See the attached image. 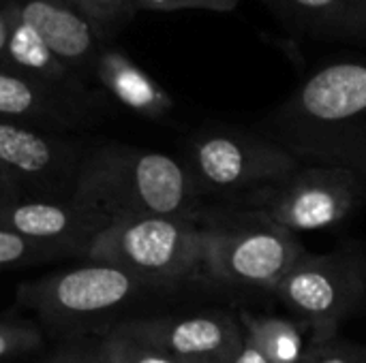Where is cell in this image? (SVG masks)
I'll return each mask as SVG.
<instances>
[{
    "label": "cell",
    "instance_id": "8992f818",
    "mask_svg": "<svg viewBox=\"0 0 366 363\" xmlns=\"http://www.w3.org/2000/svg\"><path fill=\"white\" fill-rule=\"evenodd\" d=\"M305 325L322 338L354 317L366 302V263L356 252L305 255L272 289Z\"/></svg>",
    "mask_w": 366,
    "mask_h": 363
},
{
    "label": "cell",
    "instance_id": "9a60e30c",
    "mask_svg": "<svg viewBox=\"0 0 366 363\" xmlns=\"http://www.w3.org/2000/svg\"><path fill=\"white\" fill-rule=\"evenodd\" d=\"M238 321L244 334L268 355L272 363H305L311 349L324 338H309L307 332H315L302 321H290L281 317H264L253 312H238ZM317 334V332H315Z\"/></svg>",
    "mask_w": 366,
    "mask_h": 363
},
{
    "label": "cell",
    "instance_id": "7a4b0ae2",
    "mask_svg": "<svg viewBox=\"0 0 366 363\" xmlns=\"http://www.w3.org/2000/svg\"><path fill=\"white\" fill-rule=\"evenodd\" d=\"M75 208L105 227L129 218H180L204 225L199 190L191 173L163 152L112 148L81 175Z\"/></svg>",
    "mask_w": 366,
    "mask_h": 363
},
{
    "label": "cell",
    "instance_id": "5bb4252c",
    "mask_svg": "<svg viewBox=\"0 0 366 363\" xmlns=\"http://www.w3.org/2000/svg\"><path fill=\"white\" fill-rule=\"evenodd\" d=\"M4 15V45L0 56V68L21 73L32 77L45 86L49 83H66L71 77V68L64 66L49 47L41 41V36L26 26L4 0H0Z\"/></svg>",
    "mask_w": 366,
    "mask_h": 363
},
{
    "label": "cell",
    "instance_id": "ffe728a7",
    "mask_svg": "<svg viewBox=\"0 0 366 363\" xmlns=\"http://www.w3.org/2000/svg\"><path fill=\"white\" fill-rule=\"evenodd\" d=\"M240 4V0H133L135 11H212L229 13Z\"/></svg>",
    "mask_w": 366,
    "mask_h": 363
},
{
    "label": "cell",
    "instance_id": "9c48e42d",
    "mask_svg": "<svg viewBox=\"0 0 366 363\" xmlns=\"http://www.w3.org/2000/svg\"><path fill=\"white\" fill-rule=\"evenodd\" d=\"M137 280L120 267L92 263L43 280L34 302L45 315L86 317L120 306L133 295Z\"/></svg>",
    "mask_w": 366,
    "mask_h": 363
},
{
    "label": "cell",
    "instance_id": "cb8c5ba5",
    "mask_svg": "<svg viewBox=\"0 0 366 363\" xmlns=\"http://www.w3.org/2000/svg\"><path fill=\"white\" fill-rule=\"evenodd\" d=\"M229 363H272L268 359V355L244 334V338H242V344H240V349L236 351V355H234V359Z\"/></svg>",
    "mask_w": 366,
    "mask_h": 363
},
{
    "label": "cell",
    "instance_id": "e0dca14e",
    "mask_svg": "<svg viewBox=\"0 0 366 363\" xmlns=\"http://www.w3.org/2000/svg\"><path fill=\"white\" fill-rule=\"evenodd\" d=\"M47 86L15 71L0 68V120L51 113Z\"/></svg>",
    "mask_w": 366,
    "mask_h": 363
},
{
    "label": "cell",
    "instance_id": "d4e9b609",
    "mask_svg": "<svg viewBox=\"0 0 366 363\" xmlns=\"http://www.w3.org/2000/svg\"><path fill=\"white\" fill-rule=\"evenodd\" d=\"M84 363H118L116 362V357H114L112 347H109V340H107V342H103V344H101L92 355L84 357Z\"/></svg>",
    "mask_w": 366,
    "mask_h": 363
},
{
    "label": "cell",
    "instance_id": "603a6c76",
    "mask_svg": "<svg viewBox=\"0 0 366 363\" xmlns=\"http://www.w3.org/2000/svg\"><path fill=\"white\" fill-rule=\"evenodd\" d=\"M39 255V244L0 229V265L21 263L26 259H34Z\"/></svg>",
    "mask_w": 366,
    "mask_h": 363
},
{
    "label": "cell",
    "instance_id": "6da1fadb",
    "mask_svg": "<svg viewBox=\"0 0 366 363\" xmlns=\"http://www.w3.org/2000/svg\"><path fill=\"white\" fill-rule=\"evenodd\" d=\"M264 128L302 165L343 167L366 182V53L320 62L268 113Z\"/></svg>",
    "mask_w": 366,
    "mask_h": 363
},
{
    "label": "cell",
    "instance_id": "30bf717a",
    "mask_svg": "<svg viewBox=\"0 0 366 363\" xmlns=\"http://www.w3.org/2000/svg\"><path fill=\"white\" fill-rule=\"evenodd\" d=\"M6 6L30 26L49 51L69 68L94 64L103 49L99 28L66 0H4Z\"/></svg>",
    "mask_w": 366,
    "mask_h": 363
},
{
    "label": "cell",
    "instance_id": "52a82bcc",
    "mask_svg": "<svg viewBox=\"0 0 366 363\" xmlns=\"http://www.w3.org/2000/svg\"><path fill=\"white\" fill-rule=\"evenodd\" d=\"M365 188V180L350 169L300 165L285 180L253 195L249 203L292 233L315 231L345 220L358 208Z\"/></svg>",
    "mask_w": 366,
    "mask_h": 363
},
{
    "label": "cell",
    "instance_id": "2e32d148",
    "mask_svg": "<svg viewBox=\"0 0 366 363\" xmlns=\"http://www.w3.org/2000/svg\"><path fill=\"white\" fill-rule=\"evenodd\" d=\"M58 160L56 145L32 128L0 120V167L24 175H41Z\"/></svg>",
    "mask_w": 366,
    "mask_h": 363
},
{
    "label": "cell",
    "instance_id": "7402d4cb",
    "mask_svg": "<svg viewBox=\"0 0 366 363\" xmlns=\"http://www.w3.org/2000/svg\"><path fill=\"white\" fill-rule=\"evenodd\" d=\"M109 347H112L114 357H116L118 363H189L180 362L176 357H169L165 353H159V351L133 344V342H129V340H124L120 336L109 338Z\"/></svg>",
    "mask_w": 366,
    "mask_h": 363
},
{
    "label": "cell",
    "instance_id": "7c38bea8",
    "mask_svg": "<svg viewBox=\"0 0 366 363\" xmlns=\"http://www.w3.org/2000/svg\"><path fill=\"white\" fill-rule=\"evenodd\" d=\"M0 229L17 233L34 244H47L75 242L81 237L90 242L105 225L75 205L64 208L47 201H28L0 205Z\"/></svg>",
    "mask_w": 366,
    "mask_h": 363
},
{
    "label": "cell",
    "instance_id": "4fadbf2b",
    "mask_svg": "<svg viewBox=\"0 0 366 363\" xmlns=\"http://www.w3.org/2000/svg\"><path fill=\"white\" fill-rule=\"evenodd\" d=\"M92 66L103 86L129 109L150 118H163L172 111V96L120 49L103 47Z\"/></svg>",
    "mask_w": 366,
    "mask_h": 363
},
{
    "label": "cell",
    "instance_id": "484cf974",
    "mask_svg": "<svg viewBox=\"0 0 366 363\" xmlns=\"http://www.w3.org/2000/svg\"><path fill=\"white\" fill-rule=\"evenodd\" d=\"M54 363H84V357H75V355H66L64 359H56Z\"/></svg>",
    "mask_w": 366,
    "mask_h": 363
},
{
    "label": "cell",
    "instance_id": "ba28073f",
    "mask_svg": "<svg viewBox=\"0 0 366 363\" xmlns=\"http://www.w3.org/2000/svg\"><path fill=\"white\" fill-rule=\"evenodd\" d=\"M116 336L180 362L229 363L242 344L244 329L229 315H197L133 323Z\"/></svg>",
    "mask_w": 366,
    "mask_h": 363
},
{
    "label": "cell",
    "instance_id": "3957f363",
    "mask_svg": "<svg viewBox=\"0 0 366 363\" xmlns=\"http://www.w3.org/2000/svg\"><path fill=\"white\" fill-rule=\"evenodd\" d=\"M206 225L180 218H129L101 229L88 257L124 270L137 282H182L204 272Z\"/></svg>",
    "mask_w": 366,
    "mask_h": 363
},
{
    "label": "cell",
    "instance_id": "83f0119b",
    "mask_svg": "<svg viewBox=\"0 0 366 363\" xmlns=\"http://www.w3.org/2000/svg\"><path fill=\"white\" fill-rule=\"evenodd\" d=\"M66 2H69V4H73V6H75V2H73V0H66Z\"/></svg>",
    "mask_w": 366,
    "mask_h": 363
},
{
    "label": "cell",
    "instance_id": "ac0fdd59",
    "mask_svg": "<svg viewBox=\"0 0 366 363\" xmlns=\"http://www.w3.org/2000/svg\"><path fill=\"white\" fill-rule=\"evenodd\" d=\"M75 6L99 28L103 36L118 32L133 15V0H73Z\"/></svg>",
    "mask_w": 366,
    "mask_h": 363
},
{
    "label": "cell",
    "instance_id": "5b68a950",
    "mask_svg": "<svg viewBox=\"0 0 366 363\" xmlns=\"http://www.w3.org/2000/svg\"><path fill=\"white\" fill-rule=\"evenodd\" d=\"M302 163L266 135L206 128L191 141V178L197 190L249 199L292 175Z\"/></svg>",
    "mask_w": 366,
    "mask_h": 363
},
{
    "label": "cell",
    "instance_id": "44dd1931",
    "mask_svg": "<svg viewBox=\"0 0 366 363\" xmlns=\"http://www.w3.org/2000/svg\"><path fill=\"white\" fill-rule=\"evenodd\" d=\"M305 363H366V353L356 347L328 338L311 349Z\"/></svg>",
    "mask_w": 366,
    "mask_h": 363
},
{
    "label": "cell",
    "instance_id": "d6986e66",
    "mask_svg": "<svg viewBox=\"0 0 366 363\" xmlns=\"http://www.w3.org/2000/svg\"><path fill=\"white\" fill-rule=\"evenodd\" d=\"M39 342L41 336L34 327L19 323H0V362L34 351Z\"/></svg>",
    "mask_w": 366,
    "mask_h": 363
},
{
    "label": "cell",
    "instance_id": "4316f807",
    "mask_svg": "<svg viewBox=\"0 0 366 363\" xmlns=\"http://www.w3.org/2000/svg\"><path fill=\"white\" fill-rule=\"evenodd\" d=\"M4 184H9V175H6V169L0 167V190L4 188Z\"/></svg>",
    "mask_w": 366,
    "mask_h": 363
},
{
    "label": "cell",
    "instance_id": "8fae6325",
    "mask_svg": "<svg viewBox=\"0 0 366 363\" xmlns=\"http://www.w3.org/2000/svg\"><path fill=\"white\" fill-rule=\"evenodd\" d=\"M300 39L366 45V0H259Z\"/></svg>",
    "mask_w": 366,
    "mask_h": 363
},
{
    "label": "cell",
    "instance_id": "277c9868",
    "mask_svg": "<svg viewBox=\"0 0 366 363\" xmlns=\"http://www.w3.org/2000/svg\"><path fill=\"white\" fill-rule=\"evenodd\" d=\"M305 255L296 233L255 210L206 225L204 274L223 285L272 291Z\"/></svg>",
    "mask_w": 366,
    "mask_h": 363
}]
</instances>
